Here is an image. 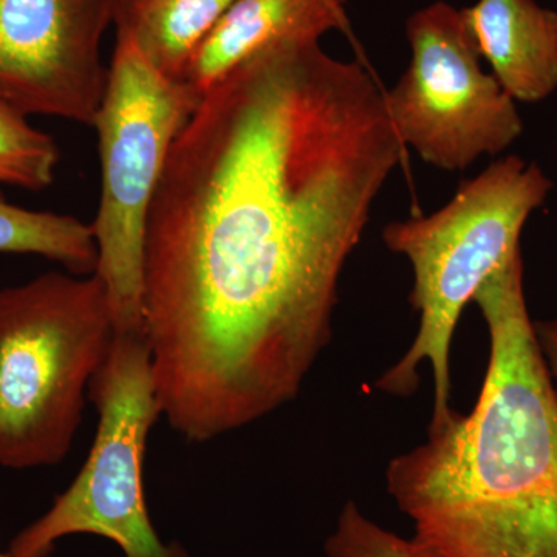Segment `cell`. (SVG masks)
<instances>
[{
    "instance_id": "obj_1",
    "label": "cell",
    "mask_w": 557,
    "mask_h": 557,
    "mask_svg": "<svg viewBox=\"0 0 557 557\" xmlns=\"http://www.w3.org/2000/svg\"><path fill=\"white\" fill-rule=\"evenodd\" d=\"M405 145L384 90L321 40L234 69L180 131L143 247L161 417L211 442L298 397Z\"/></svg>"
},
{
    "instance_id": "obj_2",
    "label": "cell",
    "mask_w": 557,
    "mask_h": 557,
    "mask_svg": "<svg viewBox=\"0 0 557 557\" xmlns=\"http://www.w3.org/2000/svg\"><path fill=\"white\" fill-rule=\"evenodd\" d=\"M472 302L491 346L478 403L392 458L387 493L426 557H557V395L528 313L522 249Z\"/></svg>"
},
{
    "instance_id": "obj_3",
    "label": "cell",
    "mask_w": 557,
    "mask_h": 557,
    "mask_svg": "<svg viewBox=\"0 0 557 557\" xmlns=\"http://www.w3.org/2000/svg\"><path fill=\"white\" fill-rule=\"evenodd\" d=\"M553 180L534 161L508 156L461 183L453 199L432 214L388 223L384 245L412 265L409 302L420 317L416 339L375 387L395 397L418 388V368L429 361L434 376V409L429 428L449 420L450 344L465 307L520 249L531 215L544 207Z\"/></svg>"
},
{
    "instance_id": "obj_4",
    "label": "cell",
    "mask_w": 557,
    "mask_h": 557,
    "mask_svg": "<svg viewBox=\"0 0 557 557\" xmlns=\"http://www.w3.org/2000/svg\"><path fill=\"white\" fill-rule=\"evenodd\" d=\"M112 339L97 274L51 271L0 289V467H53L69 456Z\"/></svg>"
},
{
    "instance_id": "obj_5",
    "label": "cell",
    "mask_w": 557,
    "mask_h": 557,
    "mask_svg": "<svg viewBox=\"0 0 557 557\" xmlns=\"http://www.w3.org/2000/svg\"><path fill=\"white\" fill-rule=\"evenodd\" d=\"M89 397L98 428L86 463L49 511L14 536L5 555L49 557L61 539L94 534L119 545L123 557H189L182 545L161 541L143 490L149 432L161 417L145 329L113 330Z\"/></svg>"
},
{
    "instance_id": "obj_6",
    "label": "cell",
    "mask_w": 557,
    "mask_h": 557,
    "mask_svg": "<svg viewBox=\"0 0 557 557\" xmlns=\"http://www.w3.org/2000/svg\"><path fill=\"white\" fill-rule=\"evenodd\" d=\"M197 102L153 67L132 40L116 36L108 87L94 127L101 199L91 223L97 274L113 329L143 327V247L150 207L168 157Z\"/></svg>"
},
{
    "instance_id": "obj_7",
    "label": "cell",
    "mask_w": 557,
    "mask_h": 557,
    "mask_svg": "<svg viewBox=\"0 0 557 557\" xmlns=\"http://www.w3.org/2000/svg\"><path fill=\"white\" fill-rule=\"evenodd\" d=\"M412 58L391 90L388 119L405 148L445 172L497 157L523 134L518 106L482 69L461 10L435 2L406 24Z\"/></svg>"
},
{
    "instance_id": "obj_8",
    "label": "cell",
    "mask_w": 557,
    "mask_h": 557,
    "mask_svg": "<svg viewBox=\"0 0 557 557\" xmlns=\"http://www.w3.org/2000/svg\"><path fill=\"white\" fill-rule=\"evenodd\" d=\"M123 0H0V102L94 127L109 67L101 42Z\"/></svg>"
},
{
    "instance_id": "obj_9",
    "label": "cell",
    "mask_w": 557,
    "mask_h": 557,
    "mask_svg": "<svg viewBox=\"0 0 557 557\" xmlns=\"http://www.w3.org/2000/svg\"><path fill=\"white\" fill-rule=\"evenodd\" d=\"M344 0H236L194 51L177 83L199 102L234 69L281 44L346 32Z\"/></svg>"
},
{
    "instance_id": "obj_10",
    "label": "cell",
    "mask_w": 557,
    "mask_h": 557,
    "mask_svg": "<svg viewBox=\"0 0 557 557\" xmlns=\"http://www.w3.org/2000/svg\"><path fill=\"white\" fill-rule=\"evenodd\" d=\"M491 75L516 102L534 104L557 90V11L536 0H478L461 10Z\"/></svg>"
},
{
    "instance_id": "obj_11",
    "label": "cell",
    "mask_w": 557,
    "mask_h": 557,
    "mask_svg": "<svg viewBox=\"0 0 557 557\" xmlns=\"http://www.w3.org/2000/svg\"><path fill=\"white\" fill-rule=\"evenodd\" d=\"M236 0H123L116 36L168 78L178 81L194 51Z\"/></svg>"
},
{
    "instance_id": "obj_12",
    "label": "cell",
    "mask_w": 557,
    "mask_h": 557,
    "mask_svg": "<svg viewBox=\"0 0 557 557\" xmlns=\"http://www.w3.org/2000/svg\"><path fill=\"white\" fill-rule=\"evenodd\" d=\"M0 255L53 260L75 276L97 271L98 251L91 223L72 215L11 205L0 196Z\"/></svg>"
},
{
    "instance_id": "obj_13",
    "label": "cell",
    "mask_w": 557,
    "mask_h": 557,
    "mask_svg": "<svg viewBox=\"0 0 557 557\" xmlns=\"http://www.w3.org/2000/svg\"><path fill=\"white\" fill-rule=\"evenodd\" d=\"M60 149L28 116L0 102V185L30 190L53 183Z\"/></svg>"
},
{
    "instance_id": "obj_14",
    "label": "cell",
    "mask_w": 557,
    "mask_h": 557,
    "mask_svg": "<svg viewBox=\"0 0 557 557\" xmlns=\"http://www.w3.org/2000/svg\"><path fill=\"white\" fill-rule=\"evenodd\" d=\"M327 557H426L413 544L370 520L355 502H347L324 544Z\"/></svg>"
},
{
    "instance_id": "obj_15",
    "label": "cell",
    "mask_w": 557,
    "mask_h": 557,
    "mask_svg": "<svg viewBox=\"0 0 557 557\" xmlns=\"http://www.w3.org/2000/svg\"><path fill=\"white\" fill-rule=\"evenodd\" d=\"M534 333L557 395V317L534 322Z\"/></svg>"
},
{
    "instance_id": "obj_16",
    "label": "cell",
    "mask_w": 557,
    "mask_h": 557,
    "mask_svg": "<svg viewBox=\"0 0 557 557\" xmlns=\"http://www.w3.org/2000/svg\"><path fill=\"white\" fill-rule=\"evenodd\" d=\"M0 557H9V556H7V555H2V553H0Z\"/></svg>"
}]
</instances>
